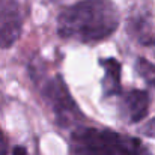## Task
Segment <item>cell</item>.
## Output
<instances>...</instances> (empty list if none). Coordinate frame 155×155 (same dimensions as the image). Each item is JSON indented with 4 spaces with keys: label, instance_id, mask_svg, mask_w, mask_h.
I'll use <instances>...</instances> for the list:
<instances>
[{
    "label": "cell",
    "instance_id": "cell-1",
    "mask_svg": "<svg viewBox=\"0 0 155 155\" xmlns=\"http://www.w3.org/2000/svg\"><path fill=\"white\" fill-rule=\"evenodd\" d=\"M119 26L113 0H80L65 8L57 18L60 38L91 44L111 36Z\"/></svg>",
    "mask_w": 155,
    "mask_h": 155
},
{
    "label": "cell",
    "instance_id": "cell-2",
    "mask_svg": "<svg viewBox=\"0 0 155 155\" xmlns=\"http://www.w3.org/2000/svg\"><path fill=\"white\" fill-rule=\"evenodd\" d=\"M75 155H152L139 140L100 128H78L71 136Z\"/></svg>",
    "mask_w": 155,
    "mask_h": 155
},
{
    "label": "cell",
    "instance_id": "cell-3",
    "mask_svg": "<svg viewBox=\"0 0 155 155\" xmlns=\"http://www.w3.org/2000/svg\"><path fill=\"white\" fill-rule=\"evenodd\" d=\"M39 86H41V94L53 110L56 122L60 128L75 127L84 119L75 100L71 97L69 89L63 81L62 75L56 74L54 77L47 78Z\"/></svg>",
    "mask_w": 155,
    "mask_h": 155
},
{
    "label": "cell",
    "instance_id": "cell-4",
    "mask_svg": "<svg viewBox=\"0 0 155 155\" xmlns=\"http://www.w3.org/2000/svg\"><path fill=\"white\" fill-rule=\"evenodd\" d=\"M24 18L21 0H0V48H9L18 41Z\"/></svg>",
    "mask_w": 155,
    "mask_h": 155
},
{
    "label": "cell",
    "instance_id": "cell-5",
    "mask_svg": "<svg viewBox=\"0 0 155 155\" xmlns=\"http://www.w3.org/2000/svg\"><path fill=\"white\" fill-rule=\"evenodd\" d=\"M122 110L124 116H127L130 122H140L148 116L149 111V94L140 89L127 92L122 98Z\"/></svg>",
    "mask_w": 155,
    "mask_h": 155
},
{
    "label": "cell",
    "instance_id": "cell-6",
    "mask_svg": "<svg viewBox=\"0 0 155 155\" xmlns=\"http://www.w3.org/2000/svg\"><path fill=\"white\" fill-rule=\"evenodd\" d=\"M100 65L104 68V77L101 81L104 97L122 95V83H120L122 66L119 60H116L114 57H107L100 60Z\"/></svg>",
    "mask_w": 155,
    "mask_h": 155
},
{
    "label": "cell",
    "instance_id": "cell-7",
    "mask_svg": "<svg viewBox=\"0 0 155 155\" xmlns=\"http://www.w3.org/2000/svg\"><path fill=\"white\" fill-rule=\"evenodd\" d=\"M128 32L142 45H154L155 44V29L146 18H142V17L131 18Z\"/></svg>",
    "mask_w": 155,
    "mask_h": 155
},
{
    "label": "cell",
    "instance_id": "cell-8",
    "mask_svg": "<svg viewBox=\"0 0 155 155\" xmlns=\"http://www.w3.org/2000/svg\"><path fill=\"white\" fill-rule=\"evenodd\" d=\"M136 71L148 84L155 87V63L146 60L145 57H139L136 60Z\"/></svg>",
    "mask_w": 155,
    "mask_h": 155
},
{
    "label": "cell",
    "instance_id": "cell-9",
    "mask_svg": "<svg viewBox=\"0 0 155 155\" xmlns=\"http://www.w3.org/2000/svg\"><path fill=\"white\" fill-rule=\"evenodd\" d=\"M6 151H8V143H6V139L0 130V155H6Z\"/></svg>",
    "mask_w": 155,
    "mask_h": 155
},
{
    "label": "cell",
    "instance_id": "cell-10",
    "mask_svg": "<svg viewBox=\"0 0 155 155\" xmlns=\"http://www.w3.org/2000/svg\"><path fill=\"white\" fill-rule=\"evenodd\" d=\"M12 155H27V151L23 146H15L14 151H12Z\"/></svg>",
    "mask_w": 155,
    "mask_h": 155
}]
</instances>
